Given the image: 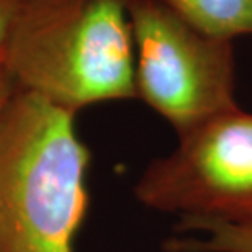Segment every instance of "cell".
<instances>
[{
	"label": "cell",
	"instance_id": "1",
	"mask_svg": "<svg viewBox=\"0 0 252 252\" xmlns=\"http://www.w3.org/2000/svg\"><path fill=\"white\" fill-rule=\"evenodd\" d=\"M75 115L15 87L0 113V252H72L90 153Z\"/></svg>",
	"mask_w": 252,
	"mask_h": 252
},
{
	"label": "cell",
	"instance_id": "2",
	"mask_svg": "<svg viewBox=\"0 0 252 252\" xmlns=\"http://www.w3.org/2000/svg\"><path fill=\"white\" fill-rule=\"evenodd\" d=\"M3 64L17 89L74 113L136 98L128 0H25Z\"/></svg>",
	"mask_w": 252,
	"mask_h": 252
},
{
	"label": "cell",
	"instance_id": "3",
	"mask_svg": "<svg viewBox=\"0 0 252 252\" xmlns=\"http://www.w3.org/2000/svg\"><path fill=\"white\" fill-rule=\"evenodd\" d=\"M136 98L182 136L238 108L231 39L201 32L156 0H128Z\"/></svg>",
	"mask_w": 252,
	"mask_h": 252
},
{
	"label": "cell",
	"instance_id": "4",
	"mask_svg": "<svg viewBox=\"0 0 252 252\" xmlns=\"http://www.w3.org/2000/svg\"><path fill=\"white\" fill-rule=\"evenodd\" d=\"M177 139L141 172L136 200L179 220L252 226V113L233 108Z\"/></svg>",
	"mask_w": 252,
	"mask_h": 252
},
{
	"label": "cell",
	"instance_id": "5",
	"mask_svg": "<svg viewBox=\"0 0 252 252\" xmlns=\"http://www.w3.org/2000/svg\"><path fill=\"white\" fill-rule=\"evenodd\" d=\"M201 32L234 41L252 36V0H156Z\"/></svg>",
	"mask_w": 252,
	"mask_h": 252
},
{
	"label": "cell",
	"instance_id": "6",
	"mask_svg": "<svg viewBox=\"0 0 252 252\" xmlns=\"http://www.w3.org/2000/svg\"><path fill=\"white\" fill-rule=\"evenodd\" d=\"M167 251L252 252V226L201 218L179 220L174 236L164 243V252Z\"/></svg>",
	"mask_w": 252,
	"mask_h": 252
},
{
	"label": "cell",
	"instance_id": "7",
	"mask_svg": "<svg viewBox=\"0 0 252 252\" xmlns=\"http://www.w3.org/2000/svg\"><path fill=\"white\" fill-rule=\"evenodd\" d=\"M23 3L25 0H0V61H3V53L10 33Z\"/></svg>",
	"mask_w": 252,
	"mask_h": 252
},
{
	"label": "cell",
	"instance_id": "8",
	"mask_svg": "<svg viewBox=\"0 0 252 252\" xmlns=\"http://www.w3.org/2000/svg\"><path fill=\"white\" fill-rule=\"evenodd\" d=\"M15 90V84L12 77L8 75L7 69H5L3 61H0V113L5 107V103L8 102V98L12 97Z\"/></svg>",
	"mask_w": 252,
	"mask_h": 252
},
{
	"label": "cell",
	"instance_id": "9",
	"mask_svg": "<svg viewBox=\"0 0 252 252\" xmlns=\"http://www.w3.org/2000/svg\"><path fill=\"white\" fill-rule=\"evenodd\" d=\"M167 252H189V251H167Z\"/></svg>",
	"mask_w": 252,
	"mask_h": 252
}]
</instances>
